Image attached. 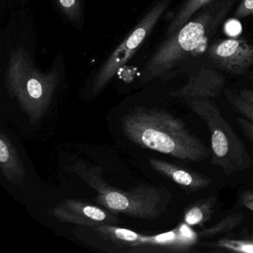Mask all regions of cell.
<instances>
[{
	"label": "cell",
	"mask_w": 253,
	"mask_h": 253,
	"mask_svg": "<svg viewBox=\"0 0 253 253\" xmlns=\"http://www.w3.org/2000/svg\"><path fill=\"white\" fill-rule=\"evenodd\" d=\"M236 121L244 135L253 145V123L245 118H238Z\"/></svg>",
	"instance_id": "18"
},
{
	"label": "cell",
	"mask_w": 253,
	"mask_h": 253,
	"mask_svg": "<svg viewBox=\"0 0 253 253\" xmlns=\"http://www.w3.org/2000/svg\"><path fill=\"white\" fill-rule=\"evenodd\" d=\"M249 78L252 81H253V73H250L248 75Z\"/></svg>",
	"instance_id": "22"
},
{
	"label": "cell",
	"mask_w": 253,
	"mask_h": 253,
	"mask_svg": "<svg viewBox=\"0 0 253 253\" xmlns=\"http://www.w3.org/2000/svg\"><path fill=\"white\" fill-rule=\"evenodd\" d=\"M219 248L241 253H253V238L251 241L221 240L217 244Z\"/></svg>",
	"instance_id": "17"
},
{
	"label": "cell",
	"mask_w": 253,
	"mask_h": 253,
	"mask_svg": "<svg viewBox=\"0 0 253 253\" xmlns=\"http://www.w3.org/2000/svg\"><path fill=\"white\" fill-rule=\"evenodd\" d=\"M217 203V198L210 196L199 200L189 206L184 212L183 220L190 226H199L211 218Z\"/></svg>",
	"instance_id": "13"
},
{
	"label": "cell",
	"mask_w": 253,
	"mask_h": 253,
	"mask_svg": "<svg viewBox=\"0 0 253 253\" xmlns=\"http://www.w3.org/2000/svg\"><path fill=\"white\" fill-rule=\"evenodd\" d=\"M105 239L109 240L119 245L131 247H140L144 242L145 236L131 229L119 227L112 224L102 225L93 228Z\"/></svg>",
	"instance_id": "12"
},
{
	"label": "cell",
	"mask_w": 253,
	"mask_h": 253,
	"mask_svg": "<svg viewBox=\"0 0 253 253\" xmlns=\"http://www.w3.org/2000/svg\"><path fill=\"white\" fill-rule=\"evenodd\" d=\"M121 126L124 134L143 149L192 162L210 157L207 146L186 123L164 109L137 106L124 115Z\"/></svg>",
	"instance_id": "1"
},
{
	"label": "cell",
	"mask_w": 253,
	"mask_h": 253,
	"mask_svg": "<svg viewBox=\"0 0 253 253\" xmlns=\"http://www.w3.org/2000/svg\"><path fill=\"white\" fill-rule=\"evenodd\" d=\"M64 15L73 23L81 20L82 10L81 0H56Z\"/></svg>",
	"instance_id": "16"
},
{
	"label": "cell",
	"mask_w": 253,
	"mask_h": 253,
	"mask_svg": "<svg viewBox=\"0 0 253 253\" xmlns=\"http://www.w3.org/2000/svg\"><path fill=\"white\" fill-rule=\"evenodd\" d=\"M0 169L11 183L23 187L26 169L15 146L5 133L0 134Z\"/></svg>",
	"instance_id": "11"
},
{
	"label": "cell",
	"mask_w": 253,
	"mask_h": 253,
	"mask_svg": "<svg viewBox=\"0 0 253 253\" xmlns=\"http://www.w3.org/2000/svg\"><path fill=\"white\" fill-rule=\"evenodd\" d=\"M149 163L150 167L157 172L190 192L207 189L212 183V180L207 175L167 161L152 158Z\"/></svg>",
	"instance_id": "10"
},
{
	"label": "cell",
	"mask_w": 253,
	"mask_h": 253,
	"mask_svg": "<svg viewBox=\"0 0 253 253\" xmlns=\"http://www.w3.org/2000/svg\"><path fill=\"white\" fill-rule=\"evenodd\" d=\"M48 214L64 223L94 228L106 224H116L118 214L76 199H67L48 210Z\"/></svg>",
	"instance_id": "8"
},
{
	"label": "cell",
	"mask_w": 253,
	"mask_h": 253,
	"mask_svg": "<svg viewBox=\"0 0 253 253\" xmlns=\"http://www.w3.org/2000/svg\"><path fill=\"white\" fill-rule=\"evenodd\" d=\"M73 169L97 191L94 201L115 214L154 220L167 211L171 200V192L165 187L142 184L128 191L121 190L103 180L99 167L87 168L82 163H77Z\"/></svg>",
	"instance_id": "3"
},
{
	"label": "cell",
	"mask_w": 253,
	"mask_h": 253,
	"mask_svg": "<svg viewBox=\"0 0 253 253\" xmlns=\"http://www.w3.org/2000/svg\"><path fill=\"white\" fill-rule=\"evenodd\" d=\"M241 202L244 207L253 211V190L244 192L241 195Z\"/></svg>",
	"instance_id": "20"
},
{
	"label": "cell",
	"mask_w": 253,
	"mask_h": 253,
	"mask_svg": "<svg viewBox=\"0 0 253 253\" xmlns=\"http://www.w3.org/2000/svg\"><path fill=\"white\" fill-rule=\"evenodd\" d=\"M183 100L210 130L211 164L226 176L249 169L253 165L251 157L217 104L209 97H188Z\"/></svg>",
	"instance_id": "5"
},
{
	"label": "cell",
	"mask_w": 253,
	"mask_h": 253,
	"mask_svg": "<svg viewBox=\"0 0 253 253\" xmlns=\"http://www.w3.org/2000/svg\"><path fill=\"white\" fill-rule=\"evenodd\" d=\"M253 13V0H242L236 11L235 17L238 19H243L248 17Z\"/></svg>",
	"instance_id": "19"
},
{
	"label": "cell",
	"mask_w": 253,
	"mask_h": 253,
	"mask_svg": "<svg viewBox=\"0 0 253 253\" xmlns=\"http://www.w3.org/2000/svg\"><path fill=\"white\" fill-rule=\"evenodd\" d=\"M226 78L214 69L201 68L191 75L187 83L181 88L169 94L170 97L183 100L185 97H209L217 98L221 94Z\"/></svg>",
	"instance_id": "9"
},
{
	"label": "cell",
	"mask_w": 253,
	"mask_h": 253,
	"mask_svg": "<svg viewBox=\"0 0 253 253\" xmlns=\"http://www.w3.org/2000/svg\"><path fill=\"white\" fill-rule=\"evenodd\" d=\"M213 0H186L179 8L177 14L170 23L167 29V35L170 36L183 27L200 10L208 5Z\"/></svg>",
	"instance_id": "14"
},
{
	"label": "cell",
	"mask_w": 253,
	"mask_h": 253,
	"mask_svg": "<svg viewBox=\"0 0 253 253\" xmlns=\"http://www.w3.org/2000/svg\"><path fill=\"white\" fill-rule=\"evenodd\" d=\"M238 94H239L244 100H245L246 101L253 105V90L241 89L240 90Z\"/></svg>",
	"instance_id": "21"
},
{
	"label": "cell",
	"mask_w": 253,
	"mask_h": 253,
	"mask_svg": "<svg viewBox=\"0 0 253 253\" xmlns=\"http://www.w3.org/2000/svg\"><path fill=\"white\" fill-rule=\"evenodd\" d=\"M244 214L241 212L232 213L218 223L211 227L203 229L198 232V236L201 238H212L216 235L226 233L236 228L244 220Z\"/></svg>",
	"instance_id": "15"
},
{
	"label": "cell",
	"mask_w": 253,
	"mask_h": 253,
	"mask_svg": "<svg viewBox=\"0 0 253 253\" xmlns=\"http://www.w3.org/2000/svg\"><path fill=\"white\" fill-rule=\"evenodd\" d=\"M207 53L216 66L231 75H247L253 65V45L244 39L220 40Z\"/></svg>",
	"instance_id": "7"
},
{
	"label": "cell",
	"mask_w": 253,
	"mask_h": 253,
	"mask_svg": "<svg viewBox=\"0 0 253 253\" xmlns=\"http://www.w3.org/2000/svg\"><path fill=\"white\" fill-rule=\"evenodd\" d=\"M236 0H213L183 27L168 37L142 72L141 82L169 78L188 59L202 53Z\"/></svg>",
	"instance_id": "2"
},
{
	"label": "cell",
	"mask_w": 253,
	"mask_h": 253,
	"mask_svg": "<svg viewBox=\"0 0 253 253\" xmlns=\"http://www.w3.org/2000/svg\"><path fill=\"white\" fill-rule=\"evenodd\" d=\"M8 94L16 98L32 124L45 115L59 83V72H43L35 67L23 48L11 51L5 73Z\"/></svg>",
	"instance_id": "4"
},
{
	"label": "cell",
	"mask_w": 253,
	"mask_h": 253,
	"mask_svg": "<svg viewBox=\"0 0 253 253\" xmlns=\"http://www.w3.org/2000/svg\"><path fill=\"white\" fill-rule=\"evenodd\" d=\"M172 0H158L139 22L134 30L103 63L93 82V94H97L110 82L118 71L131 58L153 30Z\"/></svg>",
	"instance_id": "6"
}]
</instances>
